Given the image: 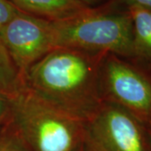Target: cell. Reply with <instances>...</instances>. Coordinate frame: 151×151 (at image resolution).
I'll use <instances>...</instances> for the list:
<instances>
[{"label":"cell","mask_w":151,"mask_h":151,"mask_svg":"<svg viewBox=\"0 0 151 151\" xmlns=\"http://www.w3.org/2000/svg\"><path fill=\"white\" fill-rule=\"evenodd\" d=\"M106 54L57 47L32 65L24 86L45 102L82 122L103 103L100 69Z\"/></svg>","instance_id":"cell-1"},{"label":"cell","mask_w":151,"mask_h":151,"mask_svg":"<svg viewBox=\"0 0 151 151\" xmlns=\"http://www.w3.org/2000/svg\"><path fill=\"white\" fill-rule=\"evenodd\" d=\"M9 120L29 151H76L85 122L45 102L24 86L8 99Z\"/></svg>","instance_id":"cell-2"},{"label":"cell","mask_w":151,"mask_h":151,"mask_svg":"<svg viewBox=\"0 0 151 151\" xmlns=\"http://www.w3.org/2000/svg\"><path fill=\"white\" fill-rule=\"evenodd\" d=\"M55 48L113 54L134 59L133 22L128 10L114 5L89 8L65 19L51 21Z\"/></svg>","instance_id":"cell-3"},{"label":"cell","mask_w":151,"mask_h":151,"mask_svg":"<svg viewBox=\"0 0 151 151\" xmlns=\"http://www.w3.org/2000/svg\"><path fill=\"white\" fill-rule=\"evenodd\" d=\"M103 102L117 105L151 127V65L106 54L100 69Z\"/></svg>","instance_id":"cell-4"},{"label":"cell","mask_w":151,"mask_h":151,"mask_svg":"<svg viewBox=\"0 0 151 151\" xmlns=\"http://www.w3.org/2000/svg\"><path fill=\"white\" fill-rule=\"evenodd\" d=\"M86 151H150L149 128L124 108L103 102L85 123Z\"/></svg>","instance_id":"cell-5"},{"label":"cell","mask_w":151,"mask_h":151,"mask_svg":"<svg viewBox=\"0 0 151 151\" xmlns=\"http://www.w3.org/2000/svg\"><path fill=\"white\" fill-rule=\"evenodd\" d=\"M4 44L21 76L55 49L51 21L19 11L0 32Z\"/></svg>","instance_id":"cell-6"},{"label":"cell","mask_w":151,"mask_h":151,"mask_svg":"<svg viewBox=\"0 0 151 151\" xmlns=\"http://www.w3.org/2000/svg\"><path fill=\"white\" fill-rule=\"evenodd\" d=\"M19 10L33 16L56 21L75 16L90 7L78 0H9Z\"/></svg>","instance_id":"cell-7"},{"label":"cell","mask_w":151,"mask_h":151,"mask_svg":"<svg viewBox=\"0 0 151 151\" xmlns=\"http://www.w3.org/2000/svg\"><path fill=\"white\" fill-rule=\"evenodd\" d=\"M126 9L133 22V60L151 65V10L136 6H130Z\"/></svg>","instance_id":"cell-8"},{"label":"cell","mask_w":151,"mask_h":151,"mask_svg":"<svg viewBox=\"0 0 151 151\" xmlns=\"http://www.w3.org/2000/svg\"><path fill=\"white\" fill-rule=\"evenodd\" d=\"M23 87L21 76L0 40V94L9 99Z\"/></svg>","instance_id":"cell-9"},{"label":"cell","mask_w":151,"mask_h":151,"mask_svg":"<svg viewBox=\"0 0 151 151\" xmlns=\"http://www.w3.org/2000/svg\"><path fill=\"white\" fill-rule=\"evenodd\" d=\"M0 151H29L9 119L0 128Z\"/></svg>","instance_id":"cell-10"},{"label":"cell","mask_w":151,"mask_h":151,"mask_svg":"<svg viewBox=\"0 0 151 151\" xmlns=\"http://www.w3.org/2000/svg\"><path fill=\"white\" fill-rule=\"evenodd\" d=\"M19 11L9 0H0V32Z\"/></svg>","instance_id":"cell-11"},{"label":"cell","mask_w":151,"mask_h":151,"mask_svg":"<svg viewBox=\"0 0 151 151\" xmlns=\"http://www.w3.org/2000/svg\"><path fill=\"white\" fill-rule=\"evenodd\" d=\"M114 4L118 6L121 5L124 9L130 6H136L151 10V0H115Z\"/></svg>","instance_id":"cell-12"},{"label":"cell","mask_w":151,"mask_h":151,"mask_svg":"<svg viewBox=\"0 0 151 151\" xmlns=\"http://www.w3.org/2000/svg\"><path fill=\"white\" fill-rule=\"evenodd\" d=\"M9 119V104L8 98L0 94V128Z\"/></svg>","instance_id":"cell-13"},{"label":"cell","mask_w":151,"mask_h":151,"mask_svg":"<svg viewBox=\"0 0 151 151\" xmlns=\"http://www.w3.org/2000/svg\"><path fill=\"white\" fill-rule=\"evenodd\" d=\"M81 2L82 4H86V5L89 6V4H95L97 2H100V1H103V0H78Z\"/></svg>","instance_id":"cell-14"},{"label":"cell","mask_w":151,"mask_h":151,"mask_svg":"<svg viewBox=\"0 0 151 151\" xmlns=\"http://www.w3.org/2000/svg\"><path fill=\"white\" fill-rule=\"evenodd\" d=\"M76 151H86V150H85L84 146L82 145L81 147V148H80V149H78V150H76Z\"/></svg>","instance_id":"cell-15"},{"label":"cell","mask_w":151,"mask_h":151,"mask_svg":"<svg viewBox=\"0 0 151 151\" xmlns=\"http://www.w3.org/2000/svg\"><path fill=\"white\" fill-rule=\"evenodd\" d=\"M149 132H150V151H151V127L149 128Z\"/></svg>","instance_id":"cell-16"}]
</instances>
